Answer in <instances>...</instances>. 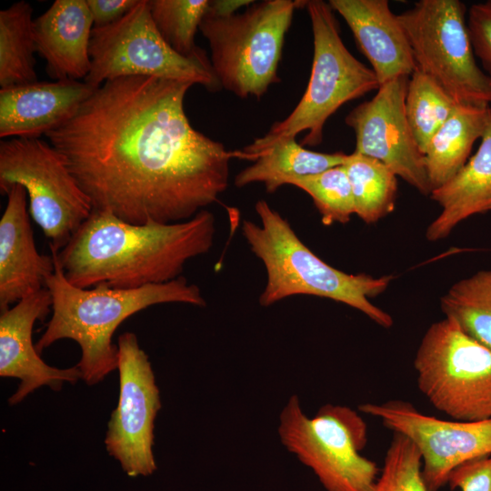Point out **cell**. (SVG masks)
Segmentation results:
<instances>
[{
    "label": "cell",
    "mask_w": 491,
    "mask_h": 491,
    "mask_svg": "<svg viewBox=\"0 0 491 491\" xmlns=\"http://www.w3.org/2000/svg\"><path fill=\"white\" fill-rule=\"evenodd\" d=\"M192 85L153 76L108 80L45 135L93 210L134 225L173 224L218 201L238 154L191 125L184 100Z\"/></svg>",
    "instance_id": "6da1fadb"
},
{
    "label": "cell",
    "mask_w": 491,
    "mask_h": 491,
    "mask_svg": "<svg viewBox=\"0 0 491 491\" xmlns=\"http://www.w3.org/2000/svg\"><path fill=\"white\" fill-rule=\"evenodd\" d=\"M215 234L206 209L184 222L145 225L93 210L59 252L50 251L75 286L134 289L180 277L187 261L208 253Z\"/></svg>",
    "instance_id": "7a4b0ae2"
},
{
    "label": "cell",
    "mask_w": 491,
    "mask_h": 491,
    "mask_svg": "<svg viewBox=\"0 0 491 491\" xmlns=\"http://www.w3.org/2000/svg\"><path fill=\"white\" fill-rule=\"evenodd\" d=\"M51 255L55 271L46 279V288L52 296V316L35 346L41 354L58 340L75 341L81 348L76 366L88 386L101 382L117 368L118 348L112 344V336L129 316L158 304L206 305L199 286L184 276L134 289L106 284L77 287L65 279L55 255Z\"/></svg>",
    "instance_id": "3957f363"
},
{
    "label": "cell",
    "mask_w": 491,
    "mask_h": 491,
    "mask_svg": "<svg viewBox=\"0 0 491 491\" xmlns=\"http://www.w3.org/2000/svg\"><path fill=\"white\" fill-rule=\"evenodd\" d=\"M255 209L260 224L244 220L242 234L266 269L261 306H268L292 296H315L356 308L382 327L393 326L392 316L369 300L386 290L393 276L374 277L340 271L310 250L289 222L266 200H258Z\"/></svg>",
    "instance_id": "277c9868"
},
{
    "label": "cell",
    "mask_w": 491,
    "mask_h": 491,
    "mask_svg": "<svg viewBox=\"0 0 491 491\" xmlns=\"http://www.w3.org/2000/svg\"><path fill=\"white\" fill-rule=\"evenodd\" d=\"M311 21L314 55L307 87L291 114L274 123L269 131L239 150L240 158L256 161L276 142L296 138L307 131L301 145L316 146L323 141L327 119L344 104L378 90L380 84L372 68L357 60L346 47L338 21L330 5L306 1Z\"/></svg>",
    "instance_id": "5b68a950"
},
{
    "label": "cell",
    "mask_w": 491,
    "mask_h": 491,
    "mask_svg": "<svg viewBox=\"0 0 491 491\" xmlns=\"http://www.w3.org/2000/svg\"><path fill=\"white\" fill-rule=\"evenodd\" d=\"M306 1H254L243 13L226 17L205 14L199 30L211 51V65L221 87L242 99H260L277 75L285 36L296 8Z\"/></svg>",
    "instance_id": "8992f818"
},
{
    "label": "cell",
    "mask_w": 491,
    "mask_h": 491,
    "mask_svg": "<svg viewBox=\"0 0 491 491\" xmlns=\"http://www.w3.org/2000/svg\"><path fill=\"white\" fill-rule=\"evenodd\" d=\"M278 431L283 445L313 470L326 491H372L380 468L361 455L367 426L350 407L326 405L308 418L293 396L280 415Z\"/></svg>",
    "instance_id": "52a82bcc"
},
{
    "label": "cell",
    "mask_w": 491,
    "mask_h": 491,
    "mask_svg": "<svg viewBox=\"0 0 491 491\" xmlns=\"http://www.w3.org/2000/svg\"><path fill=\"white\" fill-rule=\"evenodd\" d=\"M89 54L91 66L84 81L94 88L123 76L185 81L210 91L221 87L205 50L185 56L164 40L152 19L149 0H138L112 25L94 27Z\"/></svg>",
    "instance_id": "ba28073f"
},
{
    "label": "cell",
    "mask_w": 491,
    "mask_h": 491,
    "mask_svg": "<svg viewBox=\"0 0 491 491\" xmlns=\"http://www.w3.org/2000/svg\"><path fill=\"white\" fill-rule=\"evenodd\" d=\"M414 367L420 392L438 411L460 421L491 417V349L453 319L427 328Z\"/></svg>",
    "instance_id": "9c48e42d"
},
{
    "label": "cell",
    "mask_w": 491,
    "mask_h": 491,
    "mask_svg": "<svg viewBox=\"0 0 491 491\" xmlns=\"http://www.w3.org/2000/svg\"><path fill=\"white\" fill-rule=\"evenodd\" d=\"M466 12L459 0H420L397 16L417 69L456 105H491V77L476 64Z\"/></svg>",
    "instance_id": "30bf717a"
},
{
    "label": "cell",
    "mask_w": 491,
    "mask_h": 491,
    "mask_svg": "<svg viewBox=\"0 0 491 491\" xmlns=\"http://www.w3.org/2000/svg\"><path fill=\"white\" fill-rule=\"evenodd\" d=\"M22 185L29 213L59 252L93 207L60 153L40 138H9L0 143V193Z\"/></svg>",
    "instance_id": "8fae6325"
},
{
    "label": "cell",
    "mask_w": 491,
    "mask_h": 491,
    "mask_svg": "<svg viewBox=\"0 0 491 491\" xmlns=\"http://www.w3.org/2000/svg\"><path fill=\"white\" fill-rule=\"evenodd\" d=\"M119 397L107 426L105 445L129 476H149L156 469L153 454L155 419L160 394L146 353L135 334L117 340Z\"/></svg>",
    "instance_id": "7c38bea8"
},
{
    "label": "cell",
    "mask_w": 491,
    "mask_h": 491,
    "mask_svg": "<svg viewBox=\"0 0 491 491\" xmlns=\"http://www.w3.org/2000/svg\"><path fill=\"white\" fill-rule=\"evenodd\" d=\"M358 409L415 443L422 456V475L430 491L446 486L450 473L459 465L491 455V417L444 420L425 415L400 399L366 403Z\"/></svg>",
    "instance_id": "4fadbf2b"
},
{
    "label": "cell",
    "mask_w": 491,
    "mask_h": 491,
    "mask_svg": "<svg viewBox=\"0 0 491 491\" xmlns=\"http://www.w3.org/2000/svg\"><path fill=\"white\" fill-rule=\"evenodd\" d=\"M409 77L397 76L381 85L372 99L347 114L345 122L355 133V153L379 160L420 194L430 195L425 156L405 111Z\"/></svg>",
    "instance_id": "5bb4252c"
},
{
    "label": "cell",
    "mask_w": 491,
    "mask_h": 491,
    "mask_svg": "<svg viewBox=\"0 0 491 491\" xmlns=\"http://www.w3.org/2000/svg\"><path fill=\"white\" fill-rule=\"evenodd\" d=\"M52 304L50 291L43 288L1 312L0 376L20 380L17 390L8 400L11 406L41 386L58 391L64 382L75 383L82 378L76 366L60 369L45 364L33 345L34 324L45 318Z\"/></svg>",
    "instance_id": "9a60e30c"
},
{
    "label": "cell",
    "mask_w": 491,
    "mask_h": 491,
    "mask_svg": "<svg viewBox=\"0 0 491 491\" xmlns=\"http://www.w3.org/2000/svg\"><path fill=\"white\" fill-rule=\"evenodd\" d=\"M0 219V310L43 288L55 271L53 256L38 253L27 211V193L14 185Z\"/></svg>",
    "instance_id": "2e32d148"
},
{
    "label": "cell",
    "mask_w": 491,
    "mask_h": 491,
    "mask_svg": "<svg viewBox=\"0 0 491 491\" xmlns=\"http://www.w3.org/2000/svg\"><path fill=\"white\" fill-rule=\"evenodd\" d=\"M95 88L78 80H55L0 90V136L39 138L77 111Z\"/></svg>",
    "instance_id": "e0dca14e"
},
{
    "label": "cell",
    "mask_w": 491,
    "mask_h": 491,
    "mask_svg": "<svg viewBox=\"0 0 491 491\" xmlns=\"http://www.w3.org/2000/svg\"><path fill=\"white\" fill-rule=\"evenodd\" d=\"M381 85L416 68L406 34L387 0H330Z\"/></svg>",
    "instance_id": "ac0fdd59"
},
{
    "label": "cell",
    "mask_w": 491,
    "mask_h": 491,
    "mask_svg": "<svg viewBox=\"0 0 491 491\" xmlns=\"http://www.w3.org/2000/svg\"><path fill=\"white\" fill-rule=\"evenodd\" d=\"M93 28L86 0H55L34 19L35 50L52 78L79 81L87 76Z\"/></svg>",
    "instance_id": "d6986e66"
},
{
    "label": "cell",
    "mask_w": 491,
    "mask_h": 491,
    "mask_svg": "<svg viewBox=\"0 0 491 491\" xmlns=\"http://www.w3.org/2000/svg\"><path fill=\"white\" fill-rule=\"evenodd\" d=\"M429 196L442 209L426 229V237L431 242L446 238L468 217L491 210V121L476 154Z\"/></svg>",
    "instance_id": "ffe728a7"
},
{
    "label": "cell",
    "mask_w": 491,
    "mask_h": 491,
    "mask_svg": "<svg viewBox=\"0 0 491 491\" xmlns=\"http://www.w3.org/2000/svg\"><path fill=\"white\" fill-rule=\"evenodd\" d=\"M491 121V105H456L424 153L432 191L450 181L468 161Z\"/></svg>",
    "instance_id": "44dd1931"
},
{
    "label": "cell",
    "mask_w": 491,
    "mask_h": 491,
    "mask_svg": "<svg viewBox=\"0 0 491 491\" xmlns=\"http://www.w3.org/2000/svg\"><path fill=\"white\" fill-rule=\"evenodd\" d=\"M348 155L326 154L306 149L296 138L276 142L262 152L255 163L235 177V185L243 187L253 183H263L269 194L292 179L321 173L342 165Z\"/></svg>",
    "instance_id": "7402d4cb"
},
{
    "label": "cell",
    "mask_w": 491,
    "mask_h": 491,
    "mask_svg": "<svg viewBox=\"0 0 491 491\" xmlns=\"http://www.w3.org/2000/svg\"><path fill=\"white\" fill-rule=\"evenodd\" d=\"M33 25V7L25 1L1 10V88L37 82Z\"/></svg>",
    "instance_id": "603a6c76"
},
{
    "label": "cell",
    "mask_w": 491,
    "mask_h": 491,
    "mask_svg": "<svg viewBox=\"0 0 491 491\" xmlns=\"http://www.w3.org/2000/svg\"><path fill=\"white\" fill-rule=\"evenodd\" d=\"M347 174L355 214L374 224L392 213L397 195V176L385 164L353 152L343 165Z\"/></svg>",
    "instance_id": "cb8c5ba5"
},
{
    "label": "cell",
    "mask_w": 491,
    "mask_h": 491,
    "mask_svg": "<svg viewBox=\"0 0 491 491\" xmlns=\"http://www.w3.org/2000/svg\"><path fill=\"white\" fill-rule=\"evenodd\" d=\"M445 317L491 349V270L456 282L440 299Z\"/></svg>",
    "instance_id": "d4e9b609"
},
{
    "label": "cell",
    "mask_w": 491,
    "mask_h": 491,
    "mask_svg": "<svg viewBox=\"0 0 491 491\" xmlns=\"http://www.w3.org/2000/svg\"><path fill=\"white\" fill-rule=\"evenodd\" d=\"M456 105L452 97L436 82L419 69H415L409 77L405 111L423 154Z\"/></svg>",
    "instance_id": "484cf974"
},
{
    "label": "cell",
    "mask_w": 491,
    "mask_h": 491,
    "mask_svg": "<svg viewBox=\"0 0 491 491\" xmlns=\"http://www.w3.org/2000/svg\"><path fill=\"white\" fill-rule=\"evenodd\" d=\"M152 19L164 40L178 54L190 56L209 0H149Z\"/></svg>",
    "instance_id": "4316f807"
},
{
    "label": "cell",
    "mask_w": 491,
    "mask_h": 491,
    "mask_svg": "<svg viewBox=\"0 0 491 491\" xmlns=\"http://www.w3.org/2000/svg\"><path fill=\"white\" fill-rule=\"evenodd\" d=\"M287 185H295L311 196L325 225L346 224L355 214L351 185L343 165L292 179Z\"/></svg>",
    "instance_id": "83f0119b"
},
{
    "label": "cell",
    "mask_w": 491,
    "mask_h": 491,
    "mask_svg": "<svg viewBox=\"0 0 491 491\" xmlns=\"http://www.w3.org/2000/svg\"><path fill=\"white\" fill-rule=\"evenodd\" d=\"M372 491H430L422 475V456L407 436L393 432Z\"/></svg>",
    "instance_id": "f1b7e54d"
},
{
    "label": "cell",
    "mask_w": 491,
    "mask_h": 491,
    "mask_svg": "<svg viewBox=\"0 0 491 491\" xmlns=\"http://www.w3.org/2000/svg\"><path fill=\"white\" fill-rule=\"evenodd\" d=\"M466 23L474 54L491 77V0L472 5Z\"/></svg>",
    "instance_id": "f546056e"
},
{
    "label": "cell",
    "mask_w": 491,
    "mask_h": 491,
    "mask_svg": "<svg viewBox=\"0 0 491 491\" xmlns=\"http://www.w3.org/2000/svg\"><path fill=\"white\" fill-rule=\"evenodd\" d=\"M447 486L459 491H491V455L465 462L449 475Z\"/></svg>",
    "instance_id": "4dcf8cb0"
},
{
    "label": "cell",
    "mask_w": 491,
    "mask_h": 491,
    "mask_svg": "<svg viewBox=\"0 0 491 491\" xmlns=\"http://www.w3.org/2000/svg\"><path fill=\"white\" fill-rule=\"evenodd\" d=\"M138 0H86L94 27H103L125 16Z\"/></svg>",
    "instance_id": "1f68e13d"
},
{
    "label": "cell",
    "mask_w": 491,
    "mask_h": 491,
    "mask_svg": "<svg viewBox=\"0 0 491 491\" xmlns=\"http://www.w3.org/2000/svg\"><path fill=\"white\" fill-rule=\"evenodd\" d=\"M251 0H212L209 3L207 13L214 16L226 17L236 14L244 6H249Z\"/></svg>",
    "instance_id": "d6a6232c"
}]
</instances>
